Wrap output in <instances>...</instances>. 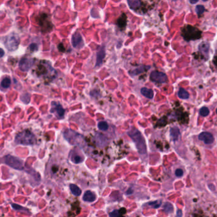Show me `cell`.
<instances>
[{
  "mask_svg": "<svg viewBox=\"0 0 217 217\" xmlns=\"http://www.w3.org/2000/svg\"><path fill=\"white\" fill-rule=\"evenodd\" d=\"M150 77L151 80L157 83L164 84L168 82V76L165 73L159 71H153L150 73Z\"/></svg>",
  "mask_w": 217,
  "mask_h": 217,
  "instance_id": "7",
  "label": "cell"
},
{
  "mask_svg": "<svg viewBox=\"0 0 217 217\" xmlns=\"http://www.w3.org/2000/svg\"><path fill=\"white\" fill-rule=\"evenodd\" d=\"M141 93L143 96L148 99H152L153 98L154 93L153 91L150 89L146 87H143L141 89Z\"/></svg>",
  "mask_w": 217,
  "mask_h": 217,
  "instance_id": "13",
  "label": "cell"
},
{
  "mask_svg": "<svg viewBox=\"0 0 217 217\" xmlns=\"http://www.w3.org/2000/svg\"><path fill=\"white\" fill-rule=\"evenodd\" d=\"M199 113L203 117H206L210 113V110L207 107H203L200 109Z\"/></svg>",
  "mask_w": 217,
  "mask_h": 217,
  "instance_id": "24",
  "label": "cell"
},
{
  "mask_svg": "<svg viewBox=\"0 0 217 217\" xmlns=\"http://www.w3.org/2000/svg\"><path fill=\"white\" fill-rule=\"evenodd\" d=\"M11 85V80L9 77L6 76L4 78L2 81L1 82V84H0V89H1L2 90H5L8 88L10 87Z\"/></svg>",
  "mask_w": 217,
  "mask_h": 217,
  "instance_id": "15",
  "label": "cell"
},
{
  "mask_svg": "<svg viewBox=\"0 0 217 217\" xmlns=\"http://www.w3.org/2000/svg\"><path fill=\"white\" fill-rule=\"evenodd\" d=\"M96 199V195L91 191H86L83 196V200L84 201H86V202L92 203L93 201H94Z\"/></svg>",
  "mask_w": 217,
  "mask_h": 217,
  "instance_id": "12",
  "label": "cell"
},
{
  "mask_svg": "<svg viewBox=\"0 0 217 217\" xmlns=\"http://www.w3.org/2000/svg\"><path fill=\"white\" fill-rule=\"evenodd\" d=\"M71 44L73 47L76 49H81L83 47L84 43L82 35L80 33L76 32L73 34L71 38Z\"/></svg>",
  "mask_w": 217,
  "mask_h": 217,
  "instance_id": "9",
  "label": "cell"
},
{
  "mask_svg": "<svg viewBox=\"0 0 217 217\" xmlns=\"http://www.w3.org/2000/svg\"><path fill=\"white\" fill-rule=\"evenodd\" d=\"M29 49L32 50V51H34V50H36L38 49V46L36 44H31L29 46Z\"/></svg>",
  "mask_w": 217,
  "mask_h": 217,
  "instance_id": "31",
  "label": "cell"
},
{
  "mask_svg": "<svg viewBox=\"0 0 217 217\" xmlns=\"http://www.w3.org/2000/svg\"><path fill=\"white\" fill-rule=\"evenodd\" d=\"M110 217H120L121 216V213H120L119 210H115L110 213Z\"/></svg>",
  "mask_w": 217,
  "mask_h": 217,
  "instance_id": "29",
  "label": "cell"
},
{
  "mask_svg": "<svg viewBox=\"0 0 217 217\" xmlns=\"http://www.w3.org/2000/svg\"><path fill=\"white\" fill-rule=\"evenodd\" d=\"M4 55H5V52L2 49L0 48V58L2 57Z\"/></svg>",
  "mask_w": 217,
  "mask_h": 217,
  "instance_id": "33",
  "label": "cell"
},
{
  "mask_svg": "<svg viewBox=\"0 0 217 217\" xmlns=\"http://www.w3.org/2000/svg\"><path fill=\"white\" fill-rule=\"evenodd\" d=\"M69 188H70V191L72 193V194L75 196H79L81 195V193H82L81 189L78 187V186L75 184L69 185Z\"/></svg>",
  "mask_w": 217,
  "mask_h": 217,
  "instance_id": "16",
  "label": "cell"
},
{
  "mask_svg": "<svg viewBox=\"0 0 217 217\" xmlns=\"http://www.w3.org/2000/svg\"><path fill=\"white\" fill-rule=\"evenodd\" d=\"M146 67H143V66H141L138 68H136L134 69L133 71H132L131 72H130V75H131L132 76H135L140 74V73L144 72V71L145 69H146Z\"/></svg>",
  "mask_w": 217,
  "mask_h": 217,
  "instance_id": "22",
  "label": "cell"
},
{
  "mask_svg": "<svg viewBox=\"0 0 217 217\" xmlns=\"http://www.w3.org/2000/svg\"><path fill=\"white\" fill-rule=\"evenodd\" d=\"M19 44H20V38L17 34L15 33H11L8 35L4 41L6 48L9 51H14L17 49Z\"/></svg>",
  "mask_w": 217,
  "mask_h": 217,
  "instance_id": "3",
  "label": "cell"
},
{
  "mask_svg": "<svg viewBox=\"0 0 217 217\" xmlns=\"http://www.w3.org/2000/svg\"><path fill=\"white\" fill-rule=\"evenodd\" d=\"M34 63V60L31 58L23 57L19 63V67L22 71H28Z\"/></svg>",
  "mask_w": 217,
  "mask_h": 217,
  "instance_id": "8",
  "label": "cell"
},
{
  "mask_svg": "<svg viewBox=\"0 0 217 217\" xmlns=\"http://www.w3.org/2000/svg\"><path fill=\"white\" fill-rule=\"evenodd\" d=\"M176 176L178 177H181L183 176V171L181 169H177L175 171Z\"/></svg>",
  "mask_w": 217,
  "mask_h": 217,
  "instance_id": "30",
  "label": "cell"
},
{
  "mask_svg": "<svg viewBox=\"0 0 217 217\" xmlns=\"http://www.w3.org/2000/svg\"><path fill=\"white\" fill-rule=\"evenodd\" d=\"M127 3L131 9H136L141 6V1L138 0H129L127 1Z\"/></svg>",
  "mask_w": 217,
  "mask_h": 217,
  "instance_id": "20",
  "label": "cell"
},
{
  "mask_svg": "<svg viewBox=\"0 0 217 217\" xmlns=\"http://www.w3.org/2000/svg\"><path fill=\"white\" fill-rule=\"evenodd\" d=\"M170 134H171V137L173 141H176L178 139L180 136V131L178 127H172L170 129Z\"/></svg>",
  "mask_w": 217,
  "mask_h": 217,
  "instance_id": "17",
  "label": "cell"
},
{
  "mask_svg": "<svg viewBox=\"0 0 217 217\" xmlns=\"http://www.w3.org/2000/svg\"><path fill=\"white\" fill-rule=\"evenodd\" d=\"M24 98L26 99L24 100V103H28L30 101V99H31V96H30V94H28V93H25L24 94L22 95L21 99H24Z\"/></svg>",
  "mask_w": 217,
  "mask_h": 217,
  "instance_id": "28",
  "label": "cell"
},
{
  "mask_svg": "<svg viewBox=\"0 0 217 217\" xmlns=\"http://www.w3.org/2000/svg\"><path fill=\"white\" fill-rule=\"evenodd\" d=\"M15 141L22 145H33L36 143V138L31 131L24 130L16 135Z\"/></svg>",
  "mask_w": 217,
  "mask_h": 217,
  "instance_id": "2",
  "label": "cell"
},
{
  "mask_svg": "<svg viewBox=\"0 0 217 217\" xmlns=\"http://www.w3.org/2000/svg\"><path fill=\"white\" fill-rule=\"evenodd\" d=\"M51 107L52 108L50 109V112L55 115L57 118L61 119L64 117L65 110L60 103L53 101L51 103Z\"/></svg>",
  "mask_w": 217,
  "mask_h": 217,
  "instance_id": "6",
  "label": "cell"
},
{
  "mask_svg": "<svg viewBox=\"0 0 217 217\" xmlns=\"http://www.w3.org/2000/svg\"><path fill=\"white\" fill-rule=\"evenodd\" d=\"M133 193V188H129L128 189V191H127L126 194H127V195H130V194H131V193Z\"/></svg>",
  "mask_w": 217,
  "mask_h": 217,
  "instance_id": "32",
  "label": "cell"
},
{
  "mask_svg": "<svg viewBox=\"0 0 217 217\" xmlns=\"http://www.w3.org/2000/svg\"><path fill=\"white\" fill-rule=\"evenodd\" d=\"M177 215H178V217H181V216H182V212H181V210H178L177 211Z\"/></svg>",
  "mask_w": 217,
  "mask_h": 217,
  "instance_id": "34",
  "label": "cell"
},
{
  "mask_svg": "<svg viewBox=\"0 0 217 217\" xmlns=\"http://www.w3.org/2000/svg\"><path fill=\"white\" fill-rule=\"evenodd\" d=\"M162 202L161 201H153V202L149 203L148 204L150 207H152L153 208H158L161 206Z\"/></svg>",
  "mask_w": 217,
  "mask_h": 217,
  "instance_id": "25",
  "label": "cell"
},
{
  "mask_svg": "<svg viewBox=\"0 0 217 217\" xmlns=\"http://www.w3.org/2000/svg\"><path fill=\"white\" fill-rule=\"evenodd\" d=\"M178 96L181 99H187L189 98V93L183 88H180L178 92Z\"/></svg>",
  "mask_w": 217,
  "mask_h": 217,
  "instance_id": "19",
  "label": "cell"
},
{
  "mask_svg": "<svg viewBox=\"0 0 217 217\" xmlns=\"http://www.w3.org/2000/svg\"><path fill=\"white\" fill-rule=\"evenodd\" d=\"M196 13L197 14V15H199L203 14L204 12L205 8L203 5H197L196 6Z\"/></svg>",
  "mask_w": 217,
  "mask_h": 217,
  "instance_id": "26",
  "label": "cell"
},
{
  "mask_svg": "<svg viewBox=\"0 0 217 217\" xmlns=\"http://www.w3.org/2000/svg\"><path fill=\"white\" fill-rule=\"evenodd\" d=\"M201 31L197 29L193 28L191 26L186 27L185 30L183 31V36L184 37L186 40H191V34H192V40L198 39L201 37Z\"/></svg>",
  "mask_w": 217,
  "mask_h": 217,
  "instance_id": "5",
  "label": "cell"
},
{
  "mask_svg": "<svg viewBox=\"0 0 217 217\" xmlns=\"http://www.w3.org/2000/svg\"><path fill=\"white\" fill-rule=\"evenodd\" d=\"M199 50L201 52H202L204 55H208L209 50H210V44L206 41L202 42L199 46Z\"/></svg>",
  "mask_w": 217,
  "mask_h": 217,
  "instance_id": "14",
  "label": "cell"
},
{
  "mask_svg": "<svg viewBox=\"0 0 217 217\" xmlns=\"http://www.w3.org/2000/svg\"><path fill=\"white\" fill-rule=\"evenodd\" d=\"M98 127L99 129H100L101 131H105L108 130V127H109L108 123L106 122H104V121L99 122L98 123Z\"/></svg>",
  "mask_w": 217,
  "mask_h": 217,
  "instance_id": "23",
  "label": "cell"
},
{
  "mask_svg": "<svg viewBox=\"0 0 217 217\" xmlns=\"http://www.w3.org/2000/svg\"><path fill=\"white\" fill-rule=\"evenodd\" d=\"M199 139L207 145L212 144L214 142V137L212 134L208 132H203L199 135Z\"/></svg>",
  "mask_w": 217,
  "mask_h": 217,
  "instance_id": "10",
  "label": "cell"
},
{
  "mask_svg": "<svg viewBox=\"0 0 217 217\" xmlns=\"http://www.w3.org/2000/svg\"><path fill=\"white\" fill-rule=\"evenodd\" d=\"M5 163L11 168L19 170V171H21L24 169V164H23L22 160L11 155H8L5 157Z\"/></svg>",
  "mask_w": 217,
  "mask_h": 217,
  "instance_id": "4",
  "label": "cell"
},
{
  "mask_svg": "<svg viewBox=\"0 0 217 217\" xmlns=\"http://www.w3.org/2000/svg\"><path fill=\"white\" fill-rule=\"evenodd\" d=\"M11 207H12L14 210H17V211H21V210H24V211H28L26 208L22 207L20 205L17 204H11Z\"/></svg>",
  "mask_w": 217,
  "mask_h": 217,
  "instance_id": "27",
  "label": "cell"
},
{
  "mask_svg": "<svg viewBox=\"0 0 217 217\" xmlns=\"http://www.w3.org/2000/svg\"><path fill=\"white\" fill-rule=\"evenodd\" d=\"M189 2L191 4H195V3H197V2H198V0H196V1H190Z\"/></svg>",
  "mask_w": 217,
  "mask_h": 217,
  "instance_id": "35",
  "label": "cell"
},
{
  "mask_svg": "<svg viewBox=\"0 0 217 217\" xmlns=\"http://www.w3.org/2000/svg\"><path fill=\"white\" fill-rule=\"evenodd\" d=\"M128 135L134 142L138 152L141 154H145L146 153V146L145 138L143 137L140 131L137 129H132L128 133Z\"/></svg>",
  "mask_w": 217,
  "mask_h": 217,
  "instance_id": "1",
  "label": "cell"
},
{
  "mask_svg": "<svg viewBox=\"0 0 217 217\" xmlns=\"http://www.w3.org/2000/svg\"><path fill=\"white\" fill-rule=\"evenodd\" d=\"M105 54L106 52L104 47V46H101V47H99V49L98 50V53H97L96 66H99L102 64L104 58L105 57Z\"/></svg>",
  "mask_w": 217,
  "mask_h": 217,
  "instance_id": "11",
  "label": "cell"
},
{
  "mask_svg": "<svg viewBox=\"0 0 217 217\" xmlns=\"http://www.w3.org/2000/svg\"><path fill=\"white\" fill-rule=\"evenodd\" d=\"M163 210L166 213H171L173 211L174 208L171 203H166L163 206Z\"/></svg>",
  "mask_w": 217,
  "mask_h": 217,
  "instance_id": "21",
  "label": "cell"
},
{
  "mask_svg": "<svg viewBox=\"0 0 217 217\" xmlns=\"http://www.w3.org/2000/svg\"><path fill=\"white\" fill-rule=\"evenodd\" d=\"M71 160L75 164H79L83 162L84 158L78 153L72 152V155L71 156Z\"/></svg>",
  "mask_w": 217,
  "mask_h": 217,
  "instance_id": "18",
  "label": "cell"
}]
</instances>
